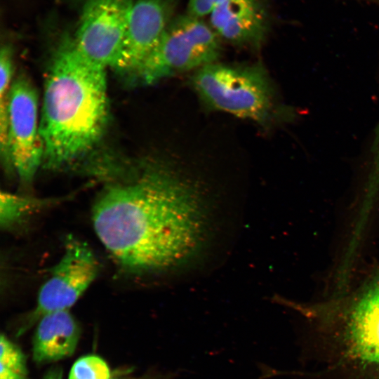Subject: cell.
<instances>
[{"label": "cell", "instance_id": "8992f818", "mask_svg": "<svg viewBox=\"0 0 379 379\" xmlns=\"http://www.w3.org/2000/svg\"><path fill=\"white\" fill-rule=\"evenodd\" d=\"M134 1L86 0L70 38L77 51L94 65L116 69Z\"/></svg>", "mask_w": 379, "mask_h": 379}, {"label": "cell", "instance_id": "9a60e30c", "mask_svg": "<svg viewBox=\"0 0 379 379\" xmlns=\"http://www.w3.org/2000/svg\"><path fill=\"white\" fill-rule=\"evenodd\" d=\"M0 366L27 375L25 359L22 351L3 334L0 339Z\"/></svg>", "mask_w": 379, "mask_h": 379}, {"label": "cell", "instance_id": "5bb4252c", "mask_svg": "<svg viewBox=\"0 0 379 379\" xmlns=\"http://www.w3.org/2000/svg\"><path fill=\"white\" fill-rule=\"evenodd\" d=\"M107 363L96 355H86L78 359L71 368L69 379H110Z\"/></svg>", "mask_w": 379, "mask_h": 379}, {"label": "cell", "instance_id": "ba28073f", "mask_svg": "<svg viewBox=\"0 0 379 379\" xmlns=\"http://www.w3.org/2000/svg\"><path fill=\"white\" fill-rule=\"evenodd\" d=\"M38 100L28 79L13 81L7 111V142L10 166L24 183L32 181L43 163Z\"/></svg>", "mask_w": 379, "mask_h": 379}, {"label": "cell", "instance_id": "ac0fdd59", "mask_svg": "<svg viewBox=\"0 0 379 379\" xmlns=\"http://www.w3.org/2000/svg\"><path fill=\"white\" fill-rule=\"evenodd\" d=\"M0 379H26V375L0 366Z\"/></svg>", "mask_w": 379, "mask_h": 379}, {"label": "cell", "instance_id": "ffe728a7", "mask_svg": "<svg viewBox=\"0 0 379 379\" xmlns=\"http://www.w3.org/2000/svg\"><path fill=\"white\" fill-rule=\"evenodd\" d=\"M110 379H124V378H110Z\"/></svg>", "mask_w": 379, "mask_h": 379}, {"label": "cell", "instance_id": "3957f363", "mask_svg": "<svg viewBox=\"0 0 379 379\" xmlns=\"http://www.w3.org/2000/svg\"><path fill=\"white\" fill-rule=\"evenodd\" d=\"M192 85L212 109L270 125L280 115L270 77L260 62L226 65L214 62L196 71Z\"/></svg>", "mask_w": 379, "mask_h": 379}, {"label": "cell", "instance_id": "e0dca14e", "mask_svg": "<svg viewBox=\"0 0 379 379\" xmlns=\"http://www.w3.org/2000/svg\"><path fill=\"white\" fill-rule=\"evenodd\" d=\"M371 153L373 154V177L374 182L379 181V127L373 144Z\"/></svg>", "mask_w": 379, "mask_h": 379}, {"label": "cell", "instance_id": "7a4b0ae2", "mask_svg": "<svg viewBox=\"0 0 379 379\" xmlns=\"http://www.w3.org/2000/svg\"><path fill=\"white\" fill-rule=\"evenodd\" d=\"M106 69L83 58L70 38L57 48L46 78L39 120L47 168L72 164L101 138L108 117Z\"/></svg>", "mask_w": 379, "mask_h": 379}, {"label": "cell", "instance_id": "4fadbf2b", "mask_svg": "<svg viewBox=\"0 0 379 379\" xmlns=\"http://www.w3.org/2000/svg\"><path fill=\"white\" fill-rule=\"evenodd\" d=\"M11 48L5 45L0 53V141L6 165L10 166L7 142V111L13 72Z\"/></svg>", "mask_w": 379, "mask_h": 379}, {"label": "cell", "instance_id": "8fae6325", "mask_svg": "<svg viewBox=\"0 0 379 379\" xmlns=\"http://www.w3.org/2000/svg\"><path fill=\"white\" fill-rule=\"evenodd\" d=\"M80 335L79 325L69 310L46 314L37 324L33 340V359L39 364L70 357Z\"/></svg>", "mask_w": 379, "mask_h": 379}, {"label": "cell", "instance_id": "9c48e42d", "mask_svg": "<svg viewBox=\"0 0 379 379\" xmlns=\"http://www.w3.org/2000/svg\"><path fill=\"white\" fill-rule=\"evenodd\" d=\"M176 0H135L117 69L135 76L174 17Z\"/></svg>", "mask_w": 379, "mask_h": 379}, {"label": "cell", "instance_id": "5b68a950", "mask_svg": "<svg viewBox=\"0 0 379 379\" xmlns=\"http://www.w3.org/2000/svg\"><path fill=\"white\" fill-rule=\"evenodd\" d=\"M331 337L342 365L364 379H379V276L352 304Z\"/></svg>", "mask_w": 379, "mask_h": 379}, {"label": "cell", "instance_id": "6da1fadb", "mask_svg": "<svg viewBox=\"0 0 379 379\" xmlns=\"http://www.w3.org/2000/svg\"><path fill=\"white\" fill-rule=\"evenodd\" d=\"M199 187L166 164L107 184L97 196L95 232L118 267L131 275L186 265L201 251L208 218Z\"/></svg>", "mask_w": 379, "mask_h": 379}, {"label": "cell", "instance_id": "277c9868", "mask_svg": "<svg viewBox=\"0 0 379 379\" xmlns=\"http://www.w3.org/2000/svg\"><path fill=\"white\" fill-rule=\"evenodd\" d=\"M220 41L203 18L188 13L174 16L135 76L150 85L180 72L197 70L217 62Z\"/></svg>", "mask_w": 379, "mask_h": 379}, {"label": "cell", "instance_id": "30bf717a", "mask_svg": "<svg viewBox=\"0 0 379 379\" xmlns=\"http://www.w3.org/2000/svg\"><path fill=\"white\" fill-rule=\"evenodd\" d=\"M208 16L220 39L237 46L258 49L268 32V14L262 0H225Z\"/></svg>", "mask_w": 379, "mask_h": 379}, {"label": "cell", "instance_id": "2e32d148", "mask_svg": "<svg viewBox=\"0 0 379 379\" xmlns=\"http://www.w3.org/2000/svg\"><path fill=\"white\" fill-rule=\"evenodd\" d=\"M225 0H189L187 13L204 18L208 16L213 9Z\"/></svg>", "mask_w": 379, "mask_h": 379}, {"label": "cell", "instance_id": "d6986e66", "mask_svg": "<svg viewBox=\"0 0 379 379\" xmlns=\"http://www.w3.org/2000/svg\"><path fill=\"white\" fill-rule=\"evenodd\" d=\"M43 379H62V371L60 368L50 369L44 376Z\"/></svg>", "mask_w": 379, "mask_h": 379}, {"label": "cell", "instance_id": "7c38bea8", "mask_svg": "<svg viewBox=\"0 0 379 379\" xmlns=\"http://www.w3.org/2000/svg\"><path fill=\"white\" fill-rule=\"evenodd\" d=\"M65 199L62 198L41 199L8 192L0 195V223L5 230L11 228L27 216Z\"/></svg>", "mask_w": 379, "mask_h": 379}, {"label": "cell", "instance_id": "52a82bcc", "mask_svg": "<svg viewBox=\"0 0 379 379\" xmlns=\"http://www.w3.org/2000/svg\"><path fill=\"white\" fill-rule=\"evenodd\" d=\"M99 272L98 261L88 245L73 235L64 240V251L41 286L28 324L44 315L69 310L85 293Z\"/></svg>", "mask_w": 379, "mask_h": 379}]
</instances>
